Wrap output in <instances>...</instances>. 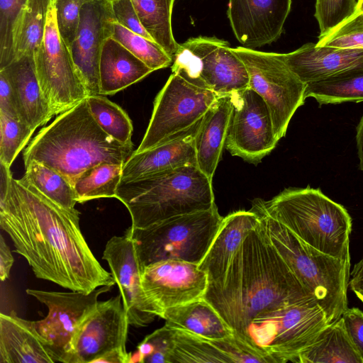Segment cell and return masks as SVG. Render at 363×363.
I'll return each mask as SVG.
<instances>
[{
	"label": "cell",
	"mask_w": 363,
	"mask_h": 363,
	"mask_svg": "<svg viewBox=\"0 0 363 363\" xmlns=\"http://www.w3.org/2000/svg\"><path fill=\"white\" fill-rule=\"evenodd\" d=\"M0 226L38 279L90 293L116 284L99 262L79 225L80 213L46 197L0 163Z\"/></svg>",
	"instance_id": "1"
},
{
	"label": "cell",
	"mask_w": 363,
	"mask_h": 363,
	"mask_svg": "<svg viewBox=\"0 0 363 363\" xmlns=\"http://www.w3.org/2000/svg\"><path fill=\"white\" fill-rule=\"evenodd\" d=\"M203 298L244 340L259 313L315 299L272 245L262 220L245 235L223 280L208 284Z\"/></svg>",
	"instance_id": "2"
},
{
	"label": "cell",
	"mask_w": 363,
	"mask_h": 363,
	"mask_svg": "<svg viewBox=\"0 0 363 363\" xmlns=\"http://www.w3.org/2000/svg\"><path fill=\"white\" fill-rule=\"evenodd\" d=\"M133 144H123L107 135L93 118L86 98L57 115L24 150V165L41 162L64 175L73 185L84 172L101 163L124 164Z\"/></svg>",
	"instance_id": "3"
},
{
	"label": "cell",
	"mask_w": 363,
	"mask_h": 363,
	"mask_svg": "<svg viewBox=\"0 0 363 363\" xmlns=\"http://www.w3.org/2000/svg\"><path fill=\"white\" fill-rule=\"evenodd\" d=\"M116 199L127 208L132 228H145L216 205L212 180L196 165L121 182Z\"/></svg>",
	"instance_id": "4"
},
{
	"label": "cell",
	"mask_w": 363,
	"mask_h": 363,
	"mask_svg": "<svg viewBox=\"0 0 363 363\" xmlns=\"http://www.w3.org/2000/svg\"><path fill=\"white\" fill-rule=\"evenodd\" d=\"M252 205L318 251L350 259L352 218L320 189L288 188L269 201L255 199Z\"/></svg>",
	"instance_id": "5"
},
{
	"label": "cell",
	"mask_w": 363,
	"mask_h": 363,
	"mask_svg": "<svg viewBox=\"0 0 363 363\" xmlns=\"http://www.w3.org/2000/svg\"><path fill=\"white\" fill-rule=\"evenodd\" d=\"M251 209L260 216L271 243L302 285L312 294L329 324L340 318L348 308L350 259L323 253L255 205Z\"/></svg>",
	"instance_id": "6"
},
{
	"label": "cell",
	"mask_w": 363,
	"mask_h": 363,
	"mask_svg": "<svg viewBox=\"0 0 363 363\" xmlns=\"http://www.w3.org/2000/svg\"><path fill=\"white\" fill-rule=\"evenodd\" d=\"M223 217L210 209L174 216L143 228L125 230L133 239L143 267L166 259L199 264Z\"/></svg>",
	"instance_id": "7"
},
{
	"label": "cell",
	"mask_w": 363,
	"mask_h": 363,
	"mask_svg": "<svg viewBox=\"0 0 363 363\" xmlns=\"http://www.w3.org/2000/svg\"><path fill=\"white\" fill-rule=\"evenodd\" d=\"M329 324L315 299L257 315L250 323L245 340L271 356L276 363H298Z\"/></svg>",
	"instance_id": "8"
},
{
	"label": "cell",
	"mask_w": 363,
	"mask_h": 363,
	"mask_svg": "<svg viewBox=\"0 0 363 363\" xmlns=\"http://www.w3.org/2000/svg\"><path fill=\"white\" fill-rule=\"evenodd\" d=\"M219 96L182 74L172 72L155 98L149 125L134 152L149 150L189 131Z\"/></svg>",
	"instance_id": "9"
},
{
	"label": "cell",
	"mask_w": 363,
	"mask_h": 363,
	"mask_svg": "<svg viewBox=\"0 0 363 363\" xmlns=\"http://www.w3.org/2000/svg\"><path fill=\"white\" fill-rule=\"evenodd\" d=\"M172 72L219 96L249 87V75L242 60L228 41L216 37L190 38L179 44Z\"/></svg>",
	"instance_id": "10"
},
{
	"label": "cell",
	"mask_w": 363,
	"mask_h": 363,
	"mask_svg": "<svg viewBox=\"0 0 363 363\" xmlns=\"http://www.w3.org/2000/svg\"><path fill=\"white\" fill-rule=\"evenodd\" d=\"M233 51L244 62L249 87L267 104L275 135L279 140L286 133L296 111L304 104L306 84L290 69L276 52L238 46Z\"/></svg>",
	"instance_id": "11"
},
{
	"label": "cell",
	"mask_w": 363,
	"mask_h": 363,
	"mask_svg": "<svg viewBox=\"0 0 363 363\" xmlns=\"http://www.w3.org/2000/svg\"><path fill=\"white\" fill-rule=\"evenodd\" d=\"M34 59L39 83L54 116L70 109L89 96L70 48L59 32L52 0L44 36Z\"/></svg>",
	"instance_id": "12"
},
{
	"label": "cell",
	"mask_w": 363,
	"mask_h": 363,
	"mask_svg": "<svg viewBox=\"0 0 363 363\" xmlns=\"http://www.w3.org/2000/svg\"><path fill=\"white\" fill-rule=\"evenodd\" d=\"M111 287L103 286L90 293L26 289L29 296L48 308V315L42 320L34 321V324L56 362L64 363L79 325L95 307L99 296L109 291Z\"/></svg>",
	"instance_id": "13"
},
{
	"label": "cell",
	"mask_w": 363,
	"mask_h": 363,
	"mask_svg": "<svg viewBox=\"0 0 363 363\" xmlns=\"http://www.w3.org/2000/svg\"><path fill=\"white\" fill-rule=\"evenodd\" d=\"M230 96L233 110L225 146L232 155L257 164L279 141L269 109L250 87Z\"/></svg>",
	"instance_id": "14"
},
{
	"label": "cell",
	"mask_w": 363,
	"mask_h": 363,
	"mask_svg": "<svg viewBox=\"0 0 363 363\" xmlns=\"http://www.w3.org/2000/svg\"><path fill=\"white\" fill-rule=\"evenodd\" d=\"M129 325L120 294L99 301L77 330L64 363H94L111 350L127 351Z\"/></svg>",
	"instance_id": "15"
},
{
	"label": "cell",
	"mask_w": 363,
	"mask_h": 363,
	"mask_svg": "<svg viewBox=\"0 0 363 363\" xmlns=\"http://www.w3.org/2000/svg\"><path fill=\"white\" fill-rule=\"evenodd\" d=\"M208 286L207 274L199 264L166 259L144 267L142 286L157 315L169 308L203 298Z\"/></svg>",
	"instance_id": "16"
},
{
	"label": "cell",
	"mask_w": 363,
	"mask_h": 363,
	"mask_svg": "<svg viewBox=\"0 0 363 363\" xmlns=\"http://www.w3.org/2000/svg\"><path fill=\"white\" fill-rule=\"evenodd\" d=\"M116 21L111 0H89L81 9L70 51L88 95L100 94L99 61L106 40Z\"/></svg>",
	"instance_id": "17"
},
{
	"label": "cell",
	"mask_w": 363,
	"mask_h": 363,
	"mask_svg": "<svg viewBox=\"0 0 363 363\" xmlns=\"http://www.w3.org/2000/svg\"><path fill=\"white\" fill-rule=\"evenodd\" d=\"M102 259L118 287L129 324L140 328L151 323L157 315L143 292L144 267L132 237L126 232L113 236L106 244Z\"/></svg>",
	"instance_id": "18"
},
{
	"label": "cell",
	"mask_w": 363,
	"mask_h": 363,
	"mask_svg": "<svg viewBox=\"0 0 363 363\" xmlns=\"http://www.w3.org/2000/svg\"><path fill=\"white\" fill-rule=\"evenodd\" d=\"M292 0H228L227 16L238 41L255 49L277 41Z\"/></svg>",
	"instance_id": "19"
},
{
	"label": "cell",
	"mask_w": 363,
	"mask_h": 363,
	"mask_svg": "<svg viewBox=\"0 0 363 363\" xmlns=\"http://www.w3.org/2000/svg\"><path fill=\"white\" fill-rule=\"evenodd\" d=\"M200 123L189 131L149 150L139 153L133 152L123 164L121 182L196 165L195 140Z\"/></svg>",
	"instance_id": "20"
},
{
	"label": "cell",
	"mask_w": 363,
	"mask_h": 363,
	"mask_svg": "<svg viewBox=\"0 0 363 363\" xmlns=\"http://www.w3.org/2000/svg\"><path fill=\"white\" fill-rule=\"evenodd\" d=\"M304 84L363 67V48H336L308 43L289 53H277Z\"/></svg>",
	"instance_id": "21"
},
{
	"label": "cell",
	"mask_w": 363,
	"mask_h": 363,
	"mask_svg": "<svg viewBox=\"0 0 363 363\" xmlns=\"http://www.w3.org/2000/svg\"><path fill=\"white\" fill-rule=\"evenodd\" d=\"M260 222V216L252 209L235 211L223 217L209 249L199 264V269L207 274L208 284L223 280L245 235Z\"/></svg>",
	"instance_id": "22"
},
{
	"label": "cell",
	"mask_w": 363,
	"mask_h": 363,
	"mask_svg": "<svg viewBox=\"0 0 363 363\" xmlns=\"http://www.w3.org/2000/svg\"><path fill=\"white\" fill-rule=\"evenodd\" d=\"M56 360L34 321L11 311L0 313V363H54Z\"/></svg>",
	"instance_id": "23"
},
{
	"label": "cell",
	"mask_w": 363,
	"mask_h": 363,
	"mask_svg": "<svg viewBox=\"0 0 363 363\" xmlns=\"http://www.w3.org/2000/svg\"><path fill=\"white\" fill-rule=\"evenodd\" d=\"M4 69L14 87L21 121L32 130L47 123L54 116L36 73L34 54L14 59Z\"/></svg>",
	"instance_id": "24"
},
{
	"label": "cell",
	"mask_w": 363,
	"mask_h": 363,
	"mask_svg": "<svg viewBox=\"0 0 363 363\" xmlns=\"http://www.w3.org/2000/svg\"><path fill=\"white\" fill-rule=\"evenodd\" d=\"M232 110L230 94L219 96L201 119L196 133V166L212 181L225 144Z\"/></svg>",
	"instance_id": "25"
},
{
	"label": "cell",
	"mask_w": 363,
	"mask_h": 363,
	"mask_svg": "<svg viewBox=\"0 0 363 363\" xmlns=\"http://www.w3.org/2000/svg\"><path fill=\"white\" fill-rule=\"evenodd\" d=\"M154 72L112 37L104 44L99 61L101 95H113Z\"/></svg>",
	"instance_id": "26"
},
{
	"label": "cell",
	"mask_w": 363,
	"mask_h": 363,
	"mask_svg": "<svg viewBox=\"0 0 363 363\" xmlns=\"http://www.w3.org/2000/svg\"><path fill=\"white\" fill-rule=\"evenodd\" d=\"M160 318L171 328L210 340L221 339L233 333L216 309L203 298L167 308Z\"/></svg>",
	"instance_id": "27"
},
{
	"label": "cell",
	"mask_w": 363,
	"mask_h": 363,
	"mask_svg": "<svg viewBox=\"0 0 363 363\" xmlns=\"http://www.w3.org/2000/svg\"><path fill=\"white\" fill-rule=\"evenodd\" d=\"M298 363H363L345 329L342 318L328 324L299 355Z\"/></svg>",
	"instance_id": "28"
},
{
	"label": "cell",
	"mask_w": 363,
	"mask_h": 363,
	"mask_svg": "<svg viewBox=\"0 0 363 363\" xmlns=\"http://www.w3.org/2000/svg\"><path fill=\"white\" fill-rule=\"evenodd\" d=\"M320 105L363 101V67H357L306 84L305 98Z\"/></svg>",
	"instance_id": "29"
},
{
	"label": "cell",
	"mask_w": 363,
	"mask_h": 363,
	"mask_svg": "<svg viewBox=\"0 0 363 363\" xmlns=\"http://www.w3.org/2000/svg\"><path fill=\"white\" fill-rule=\"evenodd\" d=\"M51 1H27L14 27L13 60L24 55L34 54L40 45Z\"/></svg>",
	"instance_id": "30"
},
{
	"label": "cell",
	"mask_w": 363,
	"mask_h": 363,
	"mask_svg": "<svg viewBox=\"0 0 363 363\" xmlns=\"http://www.w3.org/2000/svg\"><path fill=\"white\" fill-rule=\"evenodd\" d=\"M175 0H131L139 19L152 38L174 58L179 44L172 27Z\"/></svg>",
	"instance_id": "31"
},
{
	"label": "cell",
	"mask_w": 363,
	"mask_h": 363,
	"mask_svg": "<svg viewBox=\"0 0 363 363\" xmlns=\"http://www.w3.org/2000/svg\"><path fill=\"white\" fill-rule=\"evenodd\" d=\"M123 164L101 163L79 177L73 184L76 201L84 203L101 198H116Z\"/></svg>",
	"instance_id": "32"
},
{
	"label": "cell",
	"mask_w": 363,
	"mask_h": 363,
	"mask_svg": "<svg viewBox=\"0 0 363 363\" xmlns=\"http://www.w3.org/2000/svg\"><path fill=\"white\" fill-rule=\"evenodd\" d=\"M23 177L39 191L55 203L69 211H75V192L72 184L61 173L50 167L31 161L24 165Z\"/></svg>",
	"instance_id": "33"
},
{
	"label": "cell",
	"mask_w": 363,
	"mask_h": 363,
	"mask_svg": "<svg viewBox=\"0 0 363 363\" xmlns=\"http://www.w3.org/2000/svg\"><path fill=\"white\" fill-rule=\"evenodd\" d=\"M86 101L93 118L107 135L121 143H133L132 121L123 108L101 94L89 95Z\"/></svg>",
	"instance_id": "34"
},
{
	"label": "cell",
	"mask_w": 363,
	"mask_h": 363,
	"mask_svg": "<svg viewBox=\"0 0 363 363\" xmlns=\"http://www.w3.org/2000/svg\"><path fill=\"white\" fill-rule=\"evenodd\" d=\"M174 329L171 363H230L210 340Z\"/></svg>",
	"instance_id": "35"
},
{
	"label": "cell",
	"mask_w": 363,
	"mask_h": 363,
	"mask_svg": "<svg viewBox=\"0 0 363 363\" xmlns=\"http://www.w3.org/2000/svg\"><path fill=\"white\" fill-rule=\"evenodd\" d=\"M112 38L153 71L173 63V58L156 42L130 31L116 21L113 23Z\"/></svg>",
	"instance_id": "36"
},
{
	"label": "cell",
	"mask_w": 363,
	"mask_h": 363,
	"mask_svg": "<svg viewBox=\"0 0 363 363\" xmlns=\"http://www.w3.org/2000/svg\"><path fill=\"white\" fill-rule=\"evenodd\" d=\"M174 329L164 324L147 335L132 354L129 363H171Z\"/></svg>",
	"instance_id": "37"
},
{
	"label": "cell",
	"mask_w": 363,
	"mask_h": 363,
	"mask_svg": "<svg viewBox=\"0 0 363 363\" xmlns=\"http://www.w3.org/2000/svg\"><path fill=\"white\" fill-rule=\"evenodd\" d=\"M34 131L19 119L0 113V163L11 168Z\"/></svg>",
	"instance_id": "38"
},
{
	"label": "cell",
	"mask_w": 363,
	"mask_h": 363,
	"mask_svg": "<svg viewBox=\"0 0 363 363\" xmlns=\"http://www.w3.org/2000/svg\"><path fill=\"white\" fill-rule=\"evenodd\" d=\"M318 46L363 48V13L357 10L348 18L319 36Z\"/></svg>",
	"instance_id": "39"
},
{
	"label": "cell",
	"mask_w": 363,
	"mask_h": 363,
	"mask_svg": "<svg viewBox=\"0 0 363 363\" xmlns=\"http://www.w3.org/2000/svg\"><path fill=\"white\" fill-rule=\"evenodd\" d=\"M28 0H0V69L13 60L15 25Z\"/></svg>",
	"instance_id": "40"
},
{
	"label": "cell",
	"mask_w": 363,
	"mask_h": 363,
	"mask_svg": "<svg viewBox=\"0 0 363 363\" xmlns=\"http://www.w3.org/2000/svg\"><path fill=\"white\" fill-rule=\"evenodd\" d=\"M211 342L230 363H276L268 354L233 333Z\"/></svg>",
	"instance_id": "41"
},
{
	"label": "cell",
	"mask_w": 363,
	"mask_h": 363,
	"mask_svg": "<svg viewBox=\"0 0 363 363\" xmlns=\"http://www.w3.org/2000/svg\"><path fill=\"white\" fill-rule=\"evenodd\" d=\"M357 0H316L315 17L320 36L328 33L351 16L357 10Z\"/></svg>",
	"instance_id": "42"
},
{
	"label": "cell",
	"mask_w": 363,
	"mask_h": 363,
	"mask_svg": "<svg viewBox=\"0 0 363 363\" xmlns=\"http://www.w3.org/2000/svg\"><path fill=\"white\" fill-rule=\"evenodd\" d=\"M59 32L70 48L77 30L81 9L89 0H52Z\"/></svg>",
	"instance_id": "43"
},
{
	"label": "cell",
	"mask_w": 363,
	"mask_h": 363,
	"mask_svg": "<svg viewBox=\"0 0 363 363\" xmlns=\"http://www.w3.org/2000/svg\"><path fill=\"white\" fill-rule=\"evenodd\" d=\"M111 4L116 22L136 34L154 40L142 25L131 0H111Z\"/></svg>",
	"instance_id": "44"
},
{
	"label": "cell",
	"mask_w": 363,
	"mask_h": 363,
	"mask_svg": "<svg viewBox=\"0 0 363 363\" xmlns=\"http://www.w3.org/2000/svg\"><path fill=\"white\" fill-rule=\"evenodd\" d=\"M341 318L347 335L363 360V312L358 308H347Z\"/></svg>",
	"instance_id": "45"
},
{
	"label": "cell",
	"mask_w": 363,
	"mask_h": 363,
	"mask_svg": "<svg viewBox=\"0 0 363 363\" xmlns=\"http://www.w3.org/2000/svg\"><path fill=\"white\" fill-rule=\"evenodd\" d=\"M0 113L21 121L16 91L4 69H0Z\"/></svg>",
	"instance_id": "46"
},
{
	"label": "cell",
	"mask_w": 363,
	"mask_h": 363,
	"mask_svg": "<svg viewBox=\"0 0 363 363\" xmlns=\"http://www.w3.org/2000/svg\"><path fill=\"white\" fill-rule=\"evenodd\" d=\"M14 262L11 251L6 244L4 237L0 238V279L6 281L10 275L11 269Z\"/></svg>",
	"instance_id": "47"
},
{
	"label": "cell",
	"mask_w": 363,
	"mask_h": 363,
	"mask_svg": "<svg viewBox=\"0 0 363 363\" xmlns=\"http://www.w3.org/2000/svg\"><path fill=\"white\" fill-rule=\"evenodd\" d=\"M349 286L356 296L363 303V256L354 265Z\"/></svg>",
	"instance_id": "48"
},
{
	"label": "cell",
	"mask_w": 363,
	"mask_h": 363,
	"mask_svg": "<svg viewBox=\"0 0 363 363\" xmlns=\"http://www.w3.org/2000/svg\"><path fill=\"white\" fill-rule=\"evenodd\" d=\"M130 356L131 352L117 349L103 354L94 363H129Z\"/></svg>",
	"instance_id": "49"
},
{
	"label": "cell",
	"mask_w": 363,
	"mask_h": 363,
	"mask_svg": "<svg viewBox=\"0 0 363 363\" xmlns=\"http://www.w3.org/2000/svg\"><path fill=\"white\" fill-rule=\"evenodd\" d=\"M356 143L359 160V169L363 172V116L357 126Z\"/></svg>",
	"instance_id": "50"
},
{
	"label": "cell",
	"mask_w": 363,
	"mask_h": 363,
	"mask_svg": "<svg viewBox=\"0 0 363 363\" xmlns=\"http://www.w3.org/2000/svg\"><path fill=\"white\" fill-rule=\"evenodd\" d=\"M357 10L363 13V0H357Z\"/></svg>",
	"instance_id": "51"
}]
</instances>
